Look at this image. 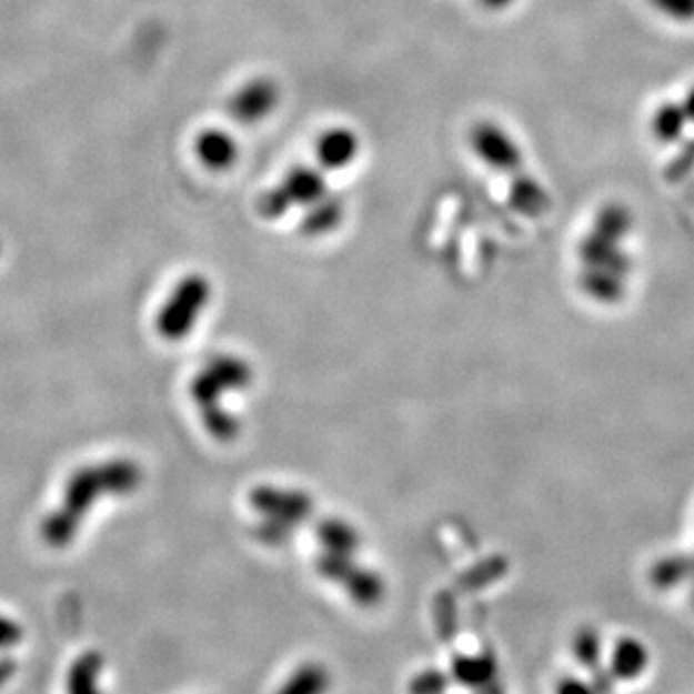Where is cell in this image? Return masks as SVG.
Masks as SVG:
<instances>
[{
	"mask_svg": "<svg viewBox=\"0 0 694 694\" xmlns=\"http://www.w3.org/2000/svg\"><path fill=\"white\" fill-rule=\"evenodd\" d=\"M212 285L205 274L191 272L183 276L157 314V330L164 340L180 342L190 336L199 316L211 301Z\"/></svg>",
	"mask_w": 694,
	"mask_h": 694,
	"instance_id": "3",
	"label": "cell"
},
{
	"mask_svg": "<svg viewBox=\"0 0 694 694\" xmlns=\"http://www.w3.org/2000/svg\"><path fill=\"white\" fill-rule=\"evenodd\" d=\"M345 591L350 592L351 599L358 600L363 606H374L384 596V585L381 577L373 571L355 567L350 577L344 581Z\"/></svg>",
	"mask_w": 694,
	"mask_h": 694,
	"instance_id": "14",
	"label": "cell"
},
{
	"mask_svg": "<svg viewBox=\"0 0 694 694\" xmlns=\"http://www.w3.org/2000/svg\"><path fill=\"white\" fill-rule=\"evenodd\" d=\"M444 687H446L444 675L439 672H429L421 675L411 688L419 691V693H436V691H442Z\"/></svg>",
	"mask_w": 694,
	"mask_h": 694,
	"instance_id": "21",
	"label": "cell"
},
{
	"mask_svg": "<svg viewBox=\"0 0 694 694\" xmlns=\"http://www.w3.org/2000/svg\"><path fill=\"white\" fill-rule=\"evenodd\" d=\"M251 504L257 512L263 513L266 517L284 521L293 526L308 520L313 512V500L305 492L276 489V486H259L253 490Z\"/></svg>",
	"mask_w": 694,
	"mask_h": 694,
	"instance_id": "8",
	"label": "cell"
},
{
	"mask_svg": "<svg viewBox=\"0 0 694 694\" xmlns=\"http://www.w3.org/2000/svg\"><path fill=\"white\" fill-rule=\"evenodd\" d=\"M685 112L691 114V118H694V89L691 91V95H688L687 103H685Z\"/></svg>",
	"mask_w": 694,
	"mask_h": 694,
	"instance_id": "24",
	"label": "cell"
},
{
	"mask_svg": "<svg viewBox=\"0 0 694 694\" xmlns=\"http://www.w3.org/2000/svg\"><path fill=\"white\" fill-rule=\"evenodd\" d=\"M103 670L104 658L101 652L89 651L81 654L68 672V691L73 694L95 693L99 691Z\"/></svg>",
	"mask_w": 694,
	"mask_h": 694,
	"instance_id": "12",
	"label": "cell"
},
{
	"mask_svg": "<svg viewBox=\"0 0 694 694\" xmlns=\"http://www.w3.org/2000/svg\"><path fill=\"white\" fill-rule=\"evenodd\" d=\"M251 382V366L234 355L211 359L191 382V398L201 411L222 408L220 398L232 390H242Z\"/></svg>",
	"mask_w": 694,
	"mask_h": 694,
	"instance_id": "5",
	"label": "cell"
},
{
	"mask_svg": "<svg viewBox=\"0 0 694 694\" xmlns=\"http://www.w3.org/2000/svg\"><path fill=\"white\" fill-rule=\"evenodd\" d=\"M329 174L316 164H295L257 201V212L263 220H282L292 211L308 209L316 199L329 193Z\"/></svg>",
	"mask_w": 694,
	"mask_h": 694,
	"instance_id": "2",
	"label": "cell"
},
{
	"mask_svg": "<svg viewBox=\"0 0 694 694\" xmlns=\"http://www.w3.org/2000/svg\"><path fill=\"white\" fill-rule=\"evenodd\" d=\"M16 672H18V662L12 656L2 654L0 656V687L7 685L8 681L14 677Z\"/></svg>",
	"mask_w": 694,
	"mask_h": 694,
	"instance_id": "22",
	"label": "cell"
},
{
	"mask_svg": "<svg viewBox=\"0 0 694 694\" xmlns=\"http://www.w3.org/2000/svg\"><path fill=\"white\" fill-rule=\"evenodd\" d=\"M319 541L324 552L353 555L359 549V534L350 523L340 520L322 521L319 525Z\"/></svg>",
	"mask_w": 694,
	"mask_h": 694,
	"instance_id": "13",
	"label": "cell"
},
{
	"mask_svg": "<svg viewBox=\"0 0 694 694\" xmlns=\"http://www.w3.org/2000/svg\"><path fill=\"white\" fill-rule=\"evenodd\" d=\"M664 12L673 18H693L694 0H654Z\"/></svg>",
	"mask_w": 694,
	"mask_h": 694,
	"instance_id": "20",
	"label": "cell"
},
{
	"mask_svg": "<svg viewBox=\"0 0 694 694\" xmlns=\"http://www.w3.org/2000/svg\"><path fill=\"white\" fill-rule=\"evenodd\" d=\"M23 641V628L20 623L10 620L7 615H0V651L14 648Z\"/></svg>",
	"mask_w": 694,
	"mask_h": 694,
	"instance_id": "19",
	"label": "cell"
},
{
	"mask_svg": "<svg viewBox=\"0 0 694 694\" xmlns=\"http://www.w3.org/2000/svg\"><path fill=\"white\" fill-rule=\"evenodd\" d=\"M681 122H683V109L677 107H665L660 110L658 117L654 120V125L658 130L660 138L672 139L681 133Z\"/></svg>",
	"mask_w": 694,
	"mask_h": 694,
	"instance_id": "17",
	"label": "cell"
},
{
	"mask_svg": "<svg viewBox=\"0 0 694 694\" xmlns=\"http://www.w3.org/2000/svg\"><path fill=\"white\" fill-rule=\"evenodd\" d=\"M282 101V89L271 76H253L240 83L234 93L228 97V117L235 124L253 125L263 124L276 112Z\"/></svg>",
	"mask_w": 694,
	"mask_h": 694,
	"instance_id": "6",
	"label": "cell"
},
{
	"mask_svg": "<svg viewBox=\"0 0 694 694\" xmlns=\"http://www.w3.org/2000/svg\"><path fill=\"white\" fill-rule=\"evenodd\" d=\"M193 154L209 172H230L242 159V145L227 128H205L193 139Z\"/></svg>",
	"mask_w": 694,
	"mask_h": 694,
	"instance_id": "9",
	"label": "cell"
},
{
	"mask_svg": "<svg viewBox=\"0 0 694 694\" xmlns=\"http://www.w3.org/2000/svg\"><path fill=\"white\" fill-rule=\"evenodd\" d=\"M345 199L336 193H324L321 199L301 211V234L308 238H322V235L336 232L345 219Z\"/></svg>",
	"mask_w": 694,
	"mask_h": 694,
	"instance_id": "10",
	"label": "cell"
},
{
	"mask_svg": "<svg viewBox=\"0 0 694 694\" xmlns=\"http://www.w3.org/2000/svg\"><path fill=\"white\" fill-rule=\"evenodd\" d=\"M453 672L465 683L481 685V683L490 681V677H492L494 662L489 656H484V658H467V656H463V658L455 660Z\"/></svg>",
	"mask_w": 694,
	"mask_h": 694,
	"instance_id": "15",
	"label": "cell"
},
{
	"mask_svg": "<svg viewBox=\"0 0 694 694\" xmlns=\"http://www.w3.org/2000/svg\"><path fill=\"white\" fill-rule=\"evenodd\" d=\"M469 145L479 161L496 174L512 175L525 170V153L520 141L496 120H479L469 130Z\"/></svg>",
	"mask_w": 694,
	"mask_h": 694,
	"instance_id": "4",
	"label": "cell"
},
{
	"mask_svg": "<svg viewBox=\"0 0 694 694\" xmlns=\"http://www.w3.org/2000/svg\"><path fill=\"white\" fill-rule=\"evenodd\" d=\"M507 201L513 211L525 217H541L550 207L549 191L544 190V185L534 180L533 175L526 174V170L512 175Z\"/></svg>",
	"mask_w": 694,
	"mask_h": 694,
	"instance_id": "11",
	"label": "cell"
},
{
	"mask_svg": "<svg viewBox=\"0 0 694 694\" xmlns=\"http://www.w3.org/2000/svg\"><path fill=\"white\" fill-rule=\"evenodd\" d=\"M479 2L490 12H504L507 8H512L517 0H479Z\"/></svg>",
	"mask_w": 694,
	"mask_h": 694,
	"instance_id": "23",
	"label": "cell"
},
{
	"mask_svg": "<svg viewBox=\"0 0 694 694\" xmlns=\"http://www.w3.org/2000/svg\"><path fill=\"white\" fill-rule=\"evenodd\" d=\"M326 673L316 665H308L301 667L300 672L293 675L290 683L282 691L284 693H319L322 688H326Z\"/></svg>",
	"mask_w": 694,
	"mask_h": 694,
	"instance_id": "16",
	"label": "cell"
},
{
	"mask_svg": "<svg viewBox=\"0 0 694 694\" xmlns=\"http://www.w3.org/2000/svg\"><path fill=\"white\" fill-rule=\"evenodd\" d=\"M141 483L143 471L135 461L124 457L78 469L67 483L59 507L41 523L43 541L51 549H67L101 497L128 496Z\"/></svg>",
	"mask_w": 694,
	"mask_h": 694,
	"instance_id": "1",
	"label": "cell"
},
{
	"mask_svg": "<svg viewBox=\"0 0 694 694\" xmlns=\"http://www.w3.org/2000/svg\"><path fill=\"white\" fill-rule=\"evenodd\" d=\"M292 531L293 525H290V523L266 517V521L259 525V539L266 542V544H272V546H280V544H284L290 539Z\"/></svg>",
	"mask_w": 694,
	"mask_h": 694,
	"instance_id": "18",
	"label": "cell"
},
{
	"mask_svg": "<svg viewBox=\"0 0 694 694\" xmlns=\"http://www.w3.org/2000/svg\"><path fill=\"white\" fill-rule=\"evenodd\" d=\"M363 141L351 125H329L314 139V164L326 174L344 172L359 161Z\"/></svg>",
	"mask_w": 694,
	"mask_h": 694,
	"instance_id": "7",
	"label": "cell"
}]
</instances>
